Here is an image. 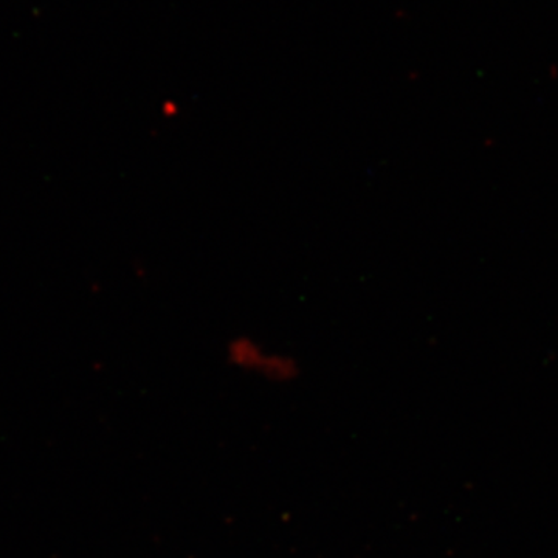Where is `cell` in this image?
Instances as JSON below:
<instances>
[{"instance_id": "cell-1", "label": "cell", "mask_w": 558, "mask_h": 558, "mask_svg": "<svg viewBox=\"0 0 558 558\" xmlns=\"http://www.w3.org/2000/svg\"><path fill=\"white\" fill-rule=\"evenodd\" d=\"M226 359L234 368L274 381H289L300 373L299 362L293 355L270 349L250 336L233 337L227 344Z\"/></svg>"}]
</instances>
